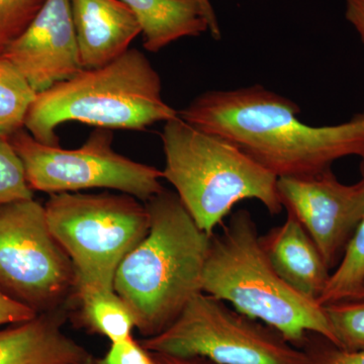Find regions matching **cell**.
I'll list each match as a JSON object with an SVG mask.
<instances>
[{"instance_id":"cell-1","label":"cell","mask_w":364,"mask_h":364,"mask_svg":"<svg viewBox=\"0 0 364 364\" xmlns=\"http://www.w3.org/2000/svg\"><path fill=\"white\" fill-rule=\"evenodd\" d=\"M299 114L293 100L256 85L205 91L178 117L229 141L277 178L315 176L341 158L363 156L364 112L324 127L304 124Z\"/></svg>"},{"instance_id":"cell-2","label":"cell","mask_w":364,"mask_h":364,"mask_svg":"<svg viewBox=\"0 0 364 364\" xmlns=\"http://www.w3.org/2000/svg\"><path fill=\"white\" fill-rule=\"evenodd\" d=\"M145 205L149 231L117 267L114 287L131 309L136 327L154 336L203 293L212 236L198 226L176 193L163 189Z\"/></svg>"},{"instance_id":"cell-3","label":"cell","mask_w":364,"mask_h":364,"mask_svg":"<svg viewBox=\"0 0 364 364\" xmlns=\"http://www.w3.org/2000/svg\"><path fill=\"white\" fill-rule=\"evenodd\" d=\"M178 116L162 97V81L144 53L129 49L100 68L82 69L37 93L25 129L46 145L60 146V124L78 122L107 130L143 131Z\"/></svg>"},{"instance_id":"cell-4","label":"cell","mask_w":364,"mask_h":364,"mask_svg":"<svg viewBox=\"0 0 364 364\" xmlns=\"http://www.w3.org/2000/svg\"><path fill=\"white\" fill-rule=\"evenodd\" d=\"M257 226L239 210L219 236L212 235L203 275V291L260 321L287 341L315 333L338 347L324 306L287 284L260 245Z\"/></svg>"},{"instance_id":"cell-5","label":"cell","mask_w":364,"mask_h":364,"mask_svg":"<svg viewBox=\"0 0 364 364\" xmlns=\"http://www.w3.org/2000/svg\"><path fill=\"white\" fill-rule=\"evenodd\" d=\"M161 140L163 178L176 188L182 205L210 236L242 200H258L272 215L284 208L279 178L229 141L178 116L165 123Z\"/></svg>"},{"instance_id":"cell-6","label":"cell","mask_w":364,"mask_h":364,"mask_svg":"<svg viewBox=\"0 0 364 364\" xmlns=\"http://www.w3.org/2000/svg\"><path fill=\"white\" fill-rule=\"evenodd\" d=\"M122 193H61L44 205L48 226L68 256L76 284L114 287L124 258L145 238V203Z\"/></svg>"},{"instance_id":"cell-7","label":"cell","mask_w":364,"mask_h":364,"mask_svg":"<svg viewBox=\"0 0 364 364\" xmlns=\"http://www.w3.org/2000/svg\"><path fill=\"white\" fill-rule=\"evenodd\" d=\"M286 341L203 291L171 325L145 340L144 348L173 358H208L217 364H309V356Z\"/></svg>"},{"instance_id":"cell-8","label":"cell","mask_w":364,"mask_h":364,"mask_svg":"<svg viewBox=\"0 0 364 364\" xmlns=\"http://www.w3.org/2000/svg\"><path fill=\"white\" fill-rule=\"evenodd\" d=\"M33 191L50 195L107 188L146 203L163 191L162 170L134 161L112 147L114 134L97 128L77 149L38 142L26 129L9 138Z\"/></svg>"},{"instance_id":"cell-9","label":"cell","mask_w":364,"mask_h":364,"mask_svg":"<svg viewBox=\"0 0 364 364\" xmlns=\"http://www.w3.org/2000/svg\"><path fill=\"white\" fill-rule=\"evenodd\" d=\"M75 287L68 256L48 226L44 205H0V289L38 314L58 310Z\"/></svg>"},{"instance_id":"cell-10","label":"cell","mask_w":364,"mask_h":364,"mask_svg":"<svg viewBox=\"0 0 364 364\" xmlns=\"http://www.w3.org/2000/svg\"><path fill=\"white\" fill-rule=\"evenodd\" d=\"M344 184L332 169L315 176L277 179L282 207L303 225L330 270L338 267L364 217V171Z\"/></svg>"},{"instance_id":"cell-11","label":"cell","mask_w":364,"mask_h":364,"mask_svg":"<svg viewBox=\"0 0 364 364\" xmlns=\"http://www.w3.org/2000/svg\"><path fill=\"white\" fill-rule=\"evenodd\" d=\"M36 93L82 70L70 0H46L39 14L1 55Z\"/></svg>"},{"instance_id":"cell-12","label":"cell","mask_w":364,"mask_h":364,"mask_svg":"<svg viewBox=\"0 0 364 364\" xmlns=\"http://www.w3.org/2000/svg\"><path fill=\"white\" fill-rule=\"evenodd\" d=\"M70 7L83 69L111 63L142 33L133 11L122 0H70Z\"/></svg>"},{"instance_id":"cell-13","label":"cell","mask_w":364,"mask_h":364,"mask_svg":"<svg viewBox=\"0 0 364 364\" xmlns=\"http://www.w3.org/2000/svg\"><path fill=\"white\" fill-rule=\"evenodd\" d=\"M259 241L279 277L299 294L318 301L331 273L299 220L287 212L286 221L260 236Z\"/></svg>"},{"instance_id":"cell-14","label":"cell","mask_w":364,"mask_h":364,"mask_svg":"<svg viewBox=\"0 0 364 364\" xmlns=\"http://www.w3.org/2000/svg\"><path fill=\"white\" fill-rule=\"evenodd\" d=\"M63 314H38L0 330V364H81L90 359L62 331Z\"/></svg>"},{"instance_id":"cell-15","label":"cell","mask_w":364,"mask_h":364,"mask_svg":"<svg viewBox=\"0 0 364 364\" xmlns=\"http://www.w3.org/2000/svg\"><path fill=\"white\" fill-rule=\"evenodd\" d=\"M133 11L143 35L147 51L157 53L182 38L198 37L215 30L200 0H122Z\"/></svg>"},{"instance_id":"cell-16","label":"cell","mask_w":364,"mask_h":364,"mask_svg":"<svg viewBox=\"0 0 364 364\" xmlns=\"http://www.w3.org/2000/svg\"><path fill=\"white\" fill-rule=\"evenodd\" d=\"M80 305L81 316L91 329L114 342L132 337L135 317L112 287L91 284L74 287Z\"/></svg>"},{"instance_id":"cell-17","label":"cell","mask_w":364,"mask_h":364,"mask_svg":"<svg viewBox=\"0 0 364 364\" xmlns=\"http://www.w3.org/2000/svg\"><path fill=\"white\" fill-rule=\"evenodd\" d=\"M360 159V171H364V155ZM359 299H364V217L318 303L326 306Z\"/></svg>"},{"instance_id":"cell-18","label":"cell","mask_w":364,"mask_h":364,"mask_svg":"<svg viewBox=\"0 0 364 364\" xmlns=\"http://www.w3.org/2000/svg\"><path fill=\"white\" fill-rule=\"evenodd\" d=\"M36 95L18 69L0 56V136L9 139L25 129L26 114Z\"/></svg>"},{"instance_id":"cell-19","label":"cell","mask_w":364,"mask_h":364,"mask_svg":"<svg viewBox=\"0 0 364 364\" xmlns=\"http://www.w3.org/2000/svg\"><path fill=\"white\" fill-rule=\"evenodd\" d=\"M338 342V348L364 351V299L323 306Z\"/></svg>"},{"instance_id":"cell-20","label":"cell","mask_w":364,"mask_h":364,"mask_svg":"<svg viewBox=\"0 0 364 364\" xmlns=\"http://www.w3.org/2000/svg\"><path fill=\"white\" fill-rule=\"evenodd\" d=\"M33 191L26 181L23 162L11 140L0 136V205L32 200Z\"/></svg>"},{"instance_id":"cell-21","label":"cell","mask_w":364,"mask_h":364,"mask_svg":"<svg viewBox=\"0 0 364 364\" xmlns=\"http://www.w3.org/2000/svg\"><path fill=\"white\" fill-rule=\"evenodd\" d=\"M46 0H0V56L18 39Z\"/></svg>"},{"instance_id":"cell-22","label":"cell","mask_w":364,"mask_h":364,"mask_svg":"<svg viewBox=\"0 0 364 364\" xmlns=\"http://www.w3.org/2000/svg\"><path fill=\"white\" fill-rule=\"evenodd\" d=\"M102 364H157L132 337L112 343Z\"/></svg>"},{"instance_id":"cell-23","label":"cell","mask_w":364,"mask_h":364,"mask_svg":"<svg viewBox=\"0 0 364 364\" xmlns=\"http://www.w3.org/2000/svg\"><path fill=\"white\" fill-rule=\"evenodd\" d=\"M38 313L23 305L0 289V326L26 322L35 318Z\"/></svg>"},{"instance_id":"cell-24","label":"cell","mask_w":364,"mask_h":364,"mask_svg":"<svg viewBox=\"0 0 364 364\" xmlns=\"http://www.w3.org/2000/svg\"><path fill=\"white\" fill-rule=\"evenodd\" d=\"M331 346L317 358H309V364H364V351L348 352L333 344Z\"/></svg>"},{"instance_id":"cell-25","label":"cell","mask_w":364,"mask_h":364,"mask_svg":"<svg viewBox=\"0 0 364 364\" xmlns=\"http://www.w3.org/2000/svg\"><path fill=\"white\" fill-rule=\"evenodd\" d=\"M345 16L364 45V0H344Z\"/></svg>"},{"instance_id":"cell-26","label":"cell","mask_w":364,"mask_h":364,"mask_svg":"<svg viewBox=\"0 0 364 364\" xmlns=\"http://www.w3.org/2000/svg\"><path fill=\"white\" fill-rule=\"evenodd\" d=\"M200 4H203V9L207 11L208 16H210V21H212L213 25H214L215 30L218 32L221 33V30H220L219 23H218L217 16H215V14L214 11V9H213L212 4H210V0H200Z\"/></svg>"},{"instance_id":"cell-27","label":"cell","mask_w":364,"mask_h":364,"mask_svg":"<svg viewBox=\"0 0 364 364\" xmlns=\"http://www.w3.org/2000/svg\"><path fill=\"white\" fill-rule=\"evenodd\" d=\"M81 364H92V363H91V358H90V359H88L87 361H85V363H83Z\"/></svg>"}]
</instances>
